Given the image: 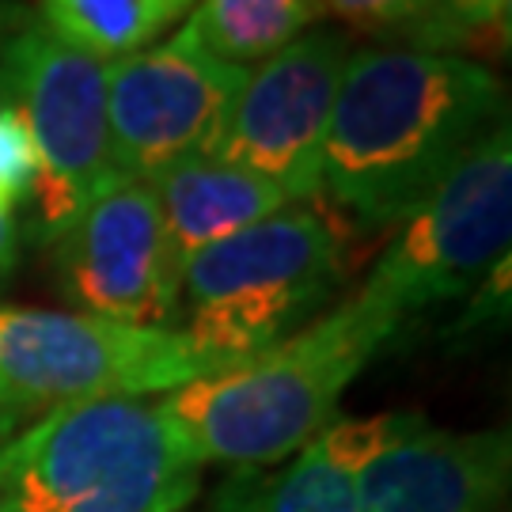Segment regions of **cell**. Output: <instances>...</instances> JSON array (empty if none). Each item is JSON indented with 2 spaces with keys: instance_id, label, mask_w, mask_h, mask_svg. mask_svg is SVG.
Returning a JSON list of instances; mask_svg holds the SVG:
<instances>
[{
  "instance_id": "obj_1",
  "label": "cell",
  "mask_w": 512,
  "mask_h": 512,
  "mask_svg": "<svg viewBox=\"0 0 512 512\" xmlns=\"http://www.w3.org/2000/svg\"><path fill=\"white\" fill-rule=\"evenodd\" d=\"M501 118L505 88L471 57L357 50L330 114L319 198L368 228L399 224Z\"/></svg>"
},
{
  "instance_id": "obj_2",
  "label": "cell",
  "mask_w": 512,
  "mask_h": 512,
  "mask_svg": "<svg viewBox=\"0 0 512 512\" xmlns=\"http://www.w3.org/2000/svg\"><path fill=\"white\" fill-rule=\"evenodd\" d=\"M399 327V311L357 293L270 349L179 387L160 403L202 463L270 467L327 429L346 387Z\"/></svg>"
},
{
  "instance_id": "obj_3",
  "label": "cell",
  "mask_w": 512,
  "mask_h": 512,
  "mask_svg": "<svg viewBox=\"0 0 512 512\" xmlns=\"http://www.w3.org/2000/svg\"><path fill=\"white\" fill-rule=\"evenodd\" d=\"M202 467L160 399L65 403L0 440V512H186Z\"/></svg>"
},
{
  "instance_id": "obj_4",
  "label": "cell",
  "mask_w": 512,
  "mask_h": 512,
  "mask_svg": "<svg viewBox=\"0 0 512 512\" xmlns=\"http://www.w3.org/2000/svg\"><path fill=\"white\" fill-rule=\"evenodd\" d=\"M338 281V220L323 205L293 202L186 262V334L232 368L319 319Z\"/></svg>"
},
{
  "instance_id": "obj_5",
  "label": "cell",
  "mask_w": 512,
  "mask_h": 512,
  "mask_svg": "<svg viewBox=\"0 0 512 512\" xmlns=\"http://www.w3.org/2000/svg\"><path fill=\"white\" fill-rule=\"evenodd\" d=\"M220 368L228 365L186 330L0 304V380L23 414L92 399L171 395Z\"/></svg>"
},
{
  "instance_id": "obj_6",
  "label": "cell",
  "mask_w": 512,
  "mask_h": 512,
  "mask_svg": "<svg viewBox=\"0 0 512 512\" xmlns=\"http://www.w3.org/2000/svg\"><path fill=\"white\" fill-rule=\"evenodd\" d=\"M0 103L16 110L35 141V232L54 243L118 183L110 164L107 61L73 50L38 19H19L0 42Z\"/></svg>"
},
{
  "instance_id": "obj_7",
  "label": "cell",
  "mask_w": 512,
  "mask_h": 512,
  "mask_svg": "<svg viewBox=\"0 0 512 512\" xmlns=\"http://www.w3.org/2000/svg\"><path fill=\"white\" fill-rule=\"evenodd\" d=\"M365 289L399 315L475 293L482 277L509 258L512 239V133L501 118L459 160L425 202L399 220Z\"/></svg>"
},
{
  "instance_id": "obj_8",
  "label": "cell",
  "mask_w": 512,
  "mask_h": 512,
  "mask_svg": "<svg viewBox=\"0 0 512 512\" xmlns=\"http://www.w3.org/2000/svg\"><path fill=\"white\" fill-rule=\"evenodd\" d=\"M349 54L346 31L319 23L247 69L213 156L270 179L289 202H319L323 145Z\"/></svg>"
},
{
  "instance_id": "obj_9",
  "label": "cell",
  "mask_w": 512,
  "mask_h": 512,
  "mask_svg": "<svg viewBox=\"0 0 512 512\" xmlns=\"http://www.w3.org/2000/svg\"><path fill=\"white\" fill-rule=\"evenodd\" d=\"M247 69L179 38L107 61L110 164L118 183H152L167 167L213 156Z\"/></svg>"
},
{
  "instance_id": "obj_10",
  "label": "cell",
  "mask_w": 512,
  "mask_h": 512,
  "mask_svg": "<svg viewBox=\"0 0 512 512\" xmlns=\"http://www.w3.org/2000/svg\"><path fill=\"white\" fill-rule=\"evenodd\" d=\"M61 289L88 315L129 327H171L183 304V262L156 190L122 179L54 239Z\"/></svg>"
},
{
  "instance_id": "obj_11",
  "label": "cell",
  "mask_w": 512,
  "mask_h": 512,
  "mask_svg": "<svg viewBox=\"0 0 512 512\" xmlns=\"http://www.w3.org/2000/svg\"><path fill=\"white\" fill-rule=\"evenodd\" d=\"M509 429H437L391 414L384 444L357 475V512H497L509 494Z\"/></svg>"
},
{
  "instance_id": "obj_12",
  "label": "cell",
  "mask_w": 512,
  "mask_h": 512,
  "mask_svg": "<svg viewBox=\"0 0 512 512\" xmlns=\"http://www.w3.org/2000/svg\"><path fill=\"white\" fill-rule=\"evenodd\" d=\"M391 414L330 421L281 471L236 467L213 512H357V475L384 444Z\"/></svg>"
},
{
  "instance_id": "obj_13",
  "label": "cell",
  "mask_w": 512,
  "mask_h": 512,
  "mask_svg": "<svg viewBox=\"0 0 512 512\" xmlns=\"http://www.w3.org/2000/svg\"><path fill=\"white\" fill-rule=\"evenodd\" d=\"M148 186L156 190L167 236H171V247L183 262V270L205 247L224 243L228 236L293 205L281 186L255 171L224 164L217 156L183 160V164L167 167L164 175H156Z\"/></svg>"
},
{
  "instance_id": "obj_14",
  "label": "cell",
  "mask_w": 512,
  "mask_h": 512,
  "mask_svg": "<svg viewBox=\"0 0 512 512\" xmlns=\"http://www.w3.org/2000/svg\"><path fill=\"white\" fill-rule=\"evenodd\" d=\"M323 16L319 0H198L171 38L247 69L319 27Z\"/></svg>"
},
{
  "instance_id": "obj_15",
  "label": "cell",
  "mask_w": 512,
  "mask_h": 512,
  "mask_svg": "<svg viewBox=\"0 0 512 512\" xmlns=\"http://www.w3.org/2000/svg\"><path fill=\"white\" fill-rule=\"evenodd\" d=\"M198 0H38V23L73 50L114 61L156 46Z\"/></svg>"
},
{
  "instance_id": "obj_16",
  "label": "cell",
  "mask_w": 512,
  "mask_h": 512,
  "mask_svg": "<svg viewBox=\"0 0 512 512\" xmlns=\"http://www.w3.org/2000/svg\"><path fill=\"white\" fill-rule=\"evenodd\" d=\"M323 12L342 16L349 27L384 38V46H410L429 54H448L452 46H467L440 0H319Z\"/></svg>"
},
{
  "instance_id": "obj_17",
  "label": "cell",
  "mask_w": 512,
  "mask_h": 512,
  "mask_svg": "<svg viewBox=\"0 0 512 512\" xmlns=\"http://www.w3.org/2000/svg\"><path fill=\"white\" fill-rule=\"evenodd\" d=\"M38 179V152L31 133L12 107L0 103V209H16L31 198Z\"/></svg>"
},
{
  "instance_id": "obj_18",
  "label": "cell",
  "mask_w": 512,
  "mask_h": 512,
  "mask_svg": "<svg viewBox=\"0 0 512 512\" xmlns=\"http://www.w3.org/2000/svg\"><path fill=\"white\" fill-rule=\"evenodd\" d=\"M19 258V224L8 209H0V274H8Z\"/></svg>"
},
{
  "instance_id": "obj_19",
  "label": "cell",
  "mask_w": 512,
  "mask_h": 512,
  "mask_svg": "<svg viewBox=\"0 0 512 512\" xmlns=\"http://www.w3.org/2000/svg\"><path fill=\"white\" fill-rule=\"evenodd\" d=\"M19 418H23V406L12 399V391H8V384L0 380V440L12 437L16 433Z\"/></svg>"
},
{
  "instance_id": "obj_20",
  "label": "cell",
  "mask_w": 512,
  "mask_h": 512,
  "mask_svg": "<svg viewBox=\"0 0 512 512\" xmlns=\"http://www.w3.org/2000/svg\"><path fill=\"white\" fill-rule=\"evenodd\" d=\"M440 4H444V0H440Z\"/></svg>"
}]
</instances>
